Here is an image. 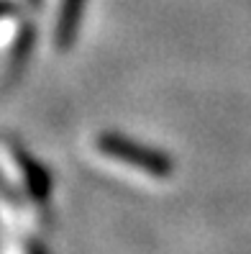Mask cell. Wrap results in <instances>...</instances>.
<instances>
[{
  "label": "cell",
  "instance_id": "7a4b0ae2",
  "mask_svg": "<svg viewBox=\"0 0 251 254\" xmlns=\"http://www.w3.org/2000/svg\"><path fill=\"white\" fill-rule=\"evenodd\" d=\"M23 3H34V0H23Z\"/></svg>",
  "mask_w": 251,
  "mask_h": 254
},
{
  "label": "cell",
  "instance_id": "6da1fadb",
  "mask_svg": "<svg viewBox=\"0 0 251 254\" xmlns=\"http://www.w3.org/2000/svg\"><path fill=\"white\" fill-rule=\"evenodd\" d=\"M80 3H82V0H64V8L56 10V28H54V44H56V47H59V44H64V41H69L72 26H75V21H77L72 16H75V8Z\"/></svg>",
  "mask_w": 251,
  "mask_h": 254
}]
</instances>
